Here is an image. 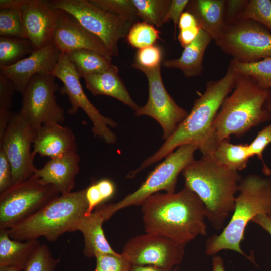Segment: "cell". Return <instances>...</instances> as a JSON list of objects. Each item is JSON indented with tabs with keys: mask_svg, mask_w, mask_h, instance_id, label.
<instances>
[{
	"mask_svg": "<svg viewBox=\"0 0 271 271\" xmlns=\"http://www.w3.org/2000/svg\"><path fill=\"white\" fill-rule=\"evenodd\" d=\"M146 233L186 245L207 235L204 204L188 187L178 192L155 193L141 205Z\"/></svg>",
	"mask_w": 271,
	"mask_h": 271,
	"instance_id": "7a4b0ae2",
	"label": "cell"
},
{
	"mask_svg": "<svg viewBox=\"0 0 271 271\" xmlns=\"http://www.w3.org/2000/svg\"><path fill=\"white\" fill-rule=\"evenodd\" d=\"M185 246L161 236L146 233L128 241L121 254L132 265H151L171 271L182 261Z\"/></svg>",
	"mask_w": 271,
	"mask_h": 271,
	"instance_id": "5bb4252c",
	"label": "cell"
},
{
	"mask_svg": "<svg viewBox=\"0 0 271 271\" xmlns=\"http://www.w3.org/2000/svg\"><path fill=\"white\" fill-rule=\"evenodd\" d=\"M60 195L52 185L32 176L0 193V229H9Z\"/></svg>",
	"mask_w": 271,
	"mask_h": 271,
	"instance_id": "30bf717a",
	"label": "cell"
},
{
	"mask_svg": "<svg viewBox=\"0 0 271 271\" xmlns=\"http://www.w3.org/2000/svg\"><path fill=\"white\" fill-rule=\"evenodd\" d=\"M31 42L26 38L0 37V67L12 65L32 53Z\"/></svg>",
	"mask_w": 271,
	"mask_h": 271,
	"instance_id": "83f0119b",
	"label": "cell"
},
{
	"mask_svg": "<svg viewBox=\"0 0 271 271\" xmlns=\"http://www.w3.org/2000/svg\"><path fill=\"white\" fill-rule=\"evenodd\" d=\"M106 219L99 209L97 208L80 221L77 231L84 237L83 253L87 257H95L100 254H117L110 245L104 235L102 224Z\"/></svg>",
	"mask_w": 271,
	"mask_h": 271,
	"instance_id": "7402d4cb",
	"label": "cell"
},
{
	"mask_svg": "<svg viewBox=\"0 0 271 271\" xmlns=\"http://www.w3.org/2000/svg\"><path fill=\"white\" fill-rule=\"evenodd\" d=\"M185 186L203 202L206 218L216 230L222 229L235 208L236 193L242 177L219 163L213 156L194 160L182 171Z\"/></svg>",
	"mask_w": 271,
	"mask_h": 271,
	"instance_id": "3957f363",
	"label": "cell"
},
{
	"mask_svg": "<svg viewBox=\"0 0 271 271\" xmlns=\"http://www.w3.org/2000/svg\"><path fill=\"white\" fill-rule=\"evenodd\" d=\"M270 143L271 124L260 130L254 140L250 144H248L249 151L251 157L256 156L258 159L262 161L263 172L267 175L271 174V170L267 167L264 161L263 152Z\"/></svg>",
	"mask_w": 271,
	"mask_h": 271,
	"instance_id": "74e56055",
	"label": "cell"
},
{
	"mask_svg": "<svg viewBox=\"0 0 271 271\" xmlns=\"http://www.w3.org/2000/svg\"><path fill=\"white\" fill-rule=\"evenodd\" d=\"M94 271H130L132 264L121 253L100 254L95 257Z\"/></svg>",
	"mask_w": 271,
	"mask_h": 271,
	"instance_id": "8d00e7d4",
	"label": "cell"
},
{
	"mask_svg": "<svg viewBox=\"0 0 271 271\" xmlns=\"http://www.w3.org/2000/svg\"><path fill=\"white\" fill-rule=\"evenodd\" d=\"M12 173L9 161L2 149H0V193L12 186Z\"/></svg>",
	"mask_w": 271,
	"mask_h": 271,
	"instance_id": "ab89813d",
	"label": "cell"
},
{
	"mask_svg": "<svg viewBox=\"0 0 271 271\" xmlns=\"http://www.w3.org/2000/svg\"><path fill=\"white\" fill-rule=\"evenodd\" d=\"M212 271H225L223 260L219 255L212 256Z\"/></svg>",
	"mask_w": 271,
	"mask_h": 271,
	"instance_id": "681fc988",
	"label": "cell"
},
{
	"mask_svg": "<svg viewBox=\"0 0 271 271\" xmlns=\"http://www.w3.org/2000/svg\"><path fill=\"white\" fill-rule=\"evenodd\" d=\"M213 156L221 164L236 171L245 169L251 157L248 144H234L229 139L218 143Z\"/></svg>",
	"mask_w": 271,
	"mask_h": 271,
	"instance_id": "484cf974",
	"label": "cell"
},
{
	"mask_svg": "<svg viewBox=\"0 0 271 271\" xmlns=\"http://www.w3.org/2000/svg\"><path fill=\"white\" fill-rule=\"evenodd\" d=\"M36 131L19 113H13L9 123L0 140L2 149L10 164L12 173V185L31 177L36 169L34 157L31 150Z\"/></svg>",
	"mask_w": 271,
	"mask_h": 271,
	"instance_id": "9a60e30c",
	"label": "cell"
},
{
	"mask_svg": "<svg viewBox=\"0 0 271 271\" xmlns=\"http://www.w3.org/2000/svg\"><path fill=\"white\" fill-rule=\"evenodd\" d=\"M244 0L225 1V23H228L239 19L240 15L247 3Z\"/></svg>",
	"mask_w": 271,
	"mask_h": 271,
	"instance_id": "b9f144b4",
	"label": "cell"
},
{
	"mask_svg": "<svg viewBox=\"0 0 271 271\" xmlns=\"http://www.w3.org/2000/svg\"><path fill=\"white\" fill-rule=\"evenodd\" d=\"M52 74L33 76L22 93L21 116L36 132L42 126L60 124L65 120L64 110L57 102L58 85Z\"/></svg>",
	"mask_w": 271,
	"mask_h": 271,
	"instance_id": "7c38bea8",
	"label": "cell"
},
{
	"mask_svg": "<svg viewBox=\"0 0 271 271\" xmlns=\"http://www.w3.org/2000/svg\"><path fill=\"white\" fill-rule=\"evenodd\" d=\"M96 185L104 201L110 199L115 192L114 183L108 179H102L96 181Z\"/></svg>",
	"mask_w": 271,
	"mask_h": 271,
	"instance_id": "f6af8a7d",
	"label": "cell"
},
{
	"mask_svg": "<svg viewBox=\"0 0 271 271\" xmlns=\"http://www.w3.org/2000/svg\"><path fill=\"white\" fill-rule=\"evenodd\" d=\"M59 262V259L53 257L49 247L46 244H40L28 259L23 271H55Z\"/></svg>",
	"mask_w": 271,
	"mask_h": 271,
	"instance_id": "d590c367",
	"label": "cell"
},
{
	"mask_svg": "<svg viewBox=\"0 0 271 271\" xmlns=\"http://www.w3.org/2000/svg\"><path fill=\"white\" fill-rule=\"evenodd\" d=\"M189 1V0H172L171 5L168 10L166 21L172 20L174 24L175 34L176 27L178 25L179 19L182 14L184 12Z\"/></svg>",
	"mask_w": 271,
	"mask_h": 271,
	"instance_id": "7bdbcfd3",
	"label": "cell"
},
{
	"mask_svg": "<svg viewBox=\"0 0 271 271\" xmlns=\"http://www.w3.org/2000/svg\"><path fill=\"white\" fill-rule=\"evenodd\" d=\"M270 89L261 87L248 76L239 74L232 92L223 100L213 123L218 143L231 135L242 136L271 119V113L264 107Z\"/></svg>",
	"mask_w": 271,
	"mask_h": 271,
	"instance_id": "8992f818",
	"label": "cell"
},
{
	"mask_svg": "<svg viewBox=\"0 0 271 271\" xmlns=\"http://www.w3.org/2000/svg\"><path fill=\"white\" fill-rule=\"evenodd\" d=\"M22 270L18 267L11 266H0V271H21Z\"/></svg>",
	"mask_w": 271,
	"mask_h": 271,
	"instance_id": "f5cc1de1",
	"label": "cell"
},
{
	"mask_svg": "<svg viewBox=\"0 0 271 271\" xmlns=\"http://www.w3.org/2000/svg\"><path fill=\"white\" fill-rule=\"evenodd\" d=\"M238 76L229 65L223 77L207 82L205 92L195 100L191 111L173 134L139 168L130 171V176L134 177L183 145H195L202 156H213L218 144L213 123L223 100L233 91Z\"/></svg>",
	"mask_w": 271,
	"mask_h": 271,
	"instance_id": "6da1fadb",
	"label": "cell"
},
{
	"mask_svg": "<svg viewBox=\"0 0 271 271\" xmlns=\"http://www.w3.org/2000/svg\"><path fill=\"white\" fill-rule=\"evenodd\" d=\"M85 188V196L88 205L85 215H88L93 212L95 207L100 205L104 201L97 187L96 181L92 183Z\"/></svg>",
	"mask_w": 271,
	"mask_h": 271,
	"instance_id": "60d3db41",
	"label": "cell"
},
{
	"mask_svg": "<svg viewBox=\"0 0 271 271\" xmlns=\"http://www.w3.org/2000/svg\"><path fill=\"white\" fill-rule=\"evenodd\" d=\"M51 74L60 79L63 84L60 92L67 94L71 104L68 113L70 115H74L79 109H82L92 123L91 130L94 137L99 138L107 144H115L117 137L110 127H116L117 123L102 115L89 100L83 89L80 77L75 66L68 59L65 53H61L60 59Z\"/></svg>",
	"mask_w": 271,
	"mask_h": 271,
	"instance_id": "8fae6325",
	"label": "cell"
},
{
	"mask_svg": "<svg viewBox=\"0 0 271 271\" xmlns=\"http://www.w3.org/2000/svg\"><path fill=\"white\" fill-rule=\"evenodd\" d=\"M15 91L13 82L0 73V140L3 137L13 113L10 108Z\"/></svg>",
	"mask_w": 271,
	"mask_h": 271,
	"instance_id": "836d02e7",
	"label": "cell"
},
{
	"mask_svg": "<svg viewBox=\"0 0 271 271\" xmlns=\"http://www.w3.org/2000/svg\"><path fill=\"white\" fill-rule=\"evenodd\" d=\"M130 271H165L161 268L151 265H132Z\"/></svg>",
	"mask_w": 271,
	"mask_h": 271,
	"instance_id": "f907efd6",
	"label": "cell"
},
{
	"mask_svg": "<svg viewBox=\"0 0 271 271\" xmlns=\"http://www.w3.org/2000/svg\"><path fill=\"white\" fill-rule=\"evenodd\" d=\"M86 188L55 197L36 213L8 229L10 237L21 241L44 237L56 241L62 235L77 231L88 205Z\"/></svg>",
	"mask_w": 271,
	"mask_h": 271,
	"instance_id": "5b68a950",
	"label": "cell"
},
{
	"mask_svg": "<svg viewBox=\"0 0 271 271\" xmlns=\"http://www.w3.org/2000/svg\"><path fill=\"white\" fill-rule=\"evenodd\" d=\"M0 35L1 37L26 38L21 9H0Z\"/></svg>",
	"mask_w": 271,
	"mask_h": 271,
	"instance_id": "1f68e13d",
	"label": "cell"
},
{
	"mask_svg": "<svg viewBox=\"0 0 271 271\" xmlns=\"http://www.w3.org/2000/svg\"><path fill=\"white\" fill-rule=\"evenodd\" d=\"M212 40L211 36L201 29L196 38L184 48L180 57L164 61L163 66L179 69L186 77L201 75L204 54Z\"/></svg>",
	"mask_w": 271,
	"mask_h": 271,
	"instance_id": "603a6c76",
	"label": "cell"
},
{
	"mask_svg": "<svg viewBox=\"0 0 271 271\" xmlns=\"http://www.w3.org/2000/svg\"><path fill=\"white\" fill-rule=\"evenodd\" d=\"M216 45L234 60L251 63L271 58V33L254 21L239 18L226 23Z\"/></svg>",
	"mask_w": 271,
	"mask_h": 271,
	"instance_id": "ba28073f",
	"label": "cell"
},
{
	"mask_svg": "<svg viewBox=\"0 0 271 271\" xmlns=\"http://www.w3.org/2000/svg\"><path fill=\"white\" fill-rule=\"evenodd\" d=\"M51 3L54 8L72 15L86 30L100 38L112 57L118 56L119 41L126 38L133 23L98 8L88 0H54Z\"/></svg>",
	"mask_w": 271,
	"mask_h": 271,
	"instance_id": "9c48e42d",
	"label": "cell"
},
{
	"mask_svg": "<svg viewBox=\"0 0 271 271\" xmlns=\"http://www.w3.org/2000/svg\"><path fill=\"white\" fill-rule=\"evenodd\" d=\"M83 78L87 88L93 95L113 97L135 112L140 108L130 96L120 77L116 66L112 64L103 72L86 76Z\"/></svg>",
	"mask_w": 271,
	"mask_h": 271,
	"instance_id": "44dd1931",
	"label": "cell"
},
{
	"mask_svg": "<svg viewBox=\"0 0 271 271\" xmlns=\"http://www.w3.org/2000/svg\"><path fill=\"white\" fill-rule=\"evenodd\" d=\"M40 244L38 239L25 241L13 239L9 236L8 229H0V266H14L23 270Z\"/></svg>",
	"mask_w": 271,
	"mask_h": 271,
	"instance_id": "d4e9b609",
	"label": "cell"
},
{
	"mask_svg": "<svg viewBox=\"0 0 271 271\" xmlns=\"http://www.w3.org/2000/svg\"><path fill=\"white\" fill-rule=\"evenodd\" d=\"M238 192L230 221L219 235H213L207 239L205 253L208 256L230 250L250 259L240 246L247 224L259 214L271 218L270 177L247 175L240 180Z\"/></svg>",
	"mask_w": 271,
	"mask_h": 271,
	"instance_id": "277c9868",
	"label": "cell"
},
{
	"mask_svg": "<svg viewBox=\"0 0 271 271\" xmlns=\"http://www.w3.org/2000/svg\"><path fill=\"white\" fill-rule=\"evenodd\" d=\"M61 53L50 43L12 65L0 67V73L11 81L15 90L22 94L34 75L52 74Z\"/></svg>",
	"mask_w": 271,
	"mask_h": 271,
	"instance_id": "e0dca14e",
	"label": "cell"
},
{
	"mask_svg": "<svg viewBox=\"0 0 271 271\" xmlns=\"http://www.w3.org/2000/svg\"><path fill=\"white\" fill-rule=\"evenodd\" d=\"M80 161L77 152L51 158L42 168H36L33 176L43 185L54 186L60 194H68L75 186Z\"/></svg>",
	"mask_w": 271,
	"mask_h": 271,
	"instance_id": "d6986e66",
	"label": "cell"
},
{
	"mask_svg": "<svg viewBox=\"0 0 271 271\" xmlns=\"http://www.w3.org/2000/svg\"><path fill=\"white\" fill-rule=\"evenodd\" d=\"M132 66L143 72L148 82L149 97L147 103L140 107L134 114L146 115L161 126L162 139L167 140L184 120L188 113L179 106L167 91L163 84L161 65L152 68H144L133 63Z\"/></svg>",
	"mask_w": 271,
	"mask_h": 271,
	"instance_id": "4fadbf2b",
	"label": "cell"
},
{
	"mask_svg": "<svg viewBox=\"0 0 271 271\" xmlns=\"http://www.w3.org/2000/svg\"><path fill=\"white\" fill-rule=\"evenodd\" d=\"M162 57L161 48L154 44L138 49L133 63L144 68H152L161 65Z\"/></svg>",
	"mask_w": 271,
	"mask_h": 271,
	"instance_id": "f35d334b",
	"label": "cell"
},
{
	"mask_svg": "<svg viewBox=\"0 0 271 271\" xmlns=\"http://www.w3.org/2000/svg\"><path fill=\"white\" fill-rule=\"evenodd\" d=\"M266 231L271 235V218L263 214H258L251 221Z\"/></svg>",
	"mask_w": 271,
	"mask_h": 271,
	"instance_id": "7dc6e473",
	"label": "cell"
},
{
	"mask_svg": "<svg viewBox=\"0 0 271 271\" xmlns=\"http://www.w3.org/2000/svg\"><path fill=\"white\" fill-rule=\"evenodd\" d=\"M159 34L155 26L138 22L132 25L126 38L130 45L139 49L154 45L159 39Z\"/></svg>",
	"mask_w": 271,
	"mask_h": 271,
	"instance_id": "d6a6232c",
	"label": "cell"
},
{
	"mask_svg": "<svg viewBox=\"0 0 271 271\" xmlns=\"http://www.w3.org/2000/svg\"><path fill=\"white\" fill-rule=\"evenodd\" d=\"M28 1L29 0H1L0 9H21Z\"/></svg>",
	"mask_w": 271,
	"mask_h": 271,
	"instance_id": "c3c4849f",
	"label": "cell"
},
{
	"mask_svg": "<svg viewBox=\"0 0 271 271\" xmlns=\"http://www.w3.org/2000/svg\"><path fill=\"white\" fill-rule=\"evenodd\" d=\"M21 10L26 38L31 42L34 50L52 43L56 9L51 1L29 0Z\"/></svg>",
	"mask_w": 271,
	"mask_h": 271,
	"instance_id": "ac0fdd59",
	"label": "cell"
},
{
	"mask_svg": "<svg viewBox=\"0 0 271 271\" xmlns=\"http://www.w3.org/2000/svg\"><path fill=\"white\" fill-rule=\"evenodd\" d=\"M33 147L34 157L38 154L53 158L77 150L76 138L72 129L60 124L42 126L36 132Z\"/></svg>",
	"mask_w": 271,
	"mask_h": 271,
	"instance_id": "ffe728a7",
	"label": "cell"
},
{
	"mask_svg": "<svg viewBox=\"0 0 271 271\" xmlns=\"http://www.w3.org/2000/svg\"><path fill=\"white\" fill-rule=\"evenodd\" d=\"M265 109L271 113V89L269 90L268 96L264 103Z\"/></svg>",
	"mask_w": 271,
	"mask_h": 271,
	"instance_id": "816d5d0a",
	"label": "cell"
},
{
	"mask_svg": "<svg viewBox=\"0 0 271 271\" xmlns=\"http://www.w3.org/2000/svg\"><path fill=\"white\" fill-rule=\"evenodd\" d=\"M65 54L75 66L80 78L103 72L112 64L111 60L92 50L78 49Z\"/></svg>",
	"mask_w": 271,
	"mask_h": 271,
	"instance_id": "4316f807",
	"label": "cell"
},
{
	"mask_svg": "<svg viewBox=\"0 0 271 271\" xmlns=\"http://www.w3.org/2000/svg\"><path fill=\"white\" fill-rule=\"evenodd\" d=\"M229 65L238 74L252 78L261 87L271 89V58L251 63L231 59Z\"/></svg>",
	"mask_w": 271,
	"mask_h": 271,
	"instance_id": "f546056e",
	"label": "cell"
},
{
	"mask_svg": "<svg viewBox=\"0 0 271 271\" xmlns=\"http://www.w3.org/2000/svg\"><path fill=\"white\" fill-rule=\"evenodd\" d=\"M139 19L154 26L166 22L172 0H132Z\"/></svg>",
	"mask_w": 271,
	"mask_h": 271,
	"instance_id": "f1b7e54d",
	"label": "cell"
},
{
	"mask_svg": "<svg viewBox=\"0 0 271 271\" xmlns=\"http://www.w3.org/2000/svg\"><path fill=\"white\" fill-rule=\"evenodd\" d=\"M239 18L254 21L271 30V1H247Z\"/></svg>",
	"mask_w": 271,
	"mask_h": 271,
	"instance_id": "e575fe53",
	"label": "cell"
},
{
	"mask_svg": "<svg viewBox=\"0 0 271 271\" xmlns=\"http://www.w3.org/2000/svg\"><path fill=\"white\" fill-rule=\"evenodd\" d=\"M201 28L199 26L184 30H180L178 39L181 45L185 48L191 43L198 36Z\"/></svg>",
	"mask_w": 271,
	"mask_h": 271,
	"instance_id": "ee69618b",
	"label": "cell"
},
{
	"mask_svg": "<svg viewBox=\"0 0 271 271\" xmlns=\"http://www.w3.org/2000/svg\"><path fill=\"white\" fill-rule=\"evenodd\" d=\"M225 6L224 0H192L186 9L195 16L201 29L215 41L225 24Z\"/></svg>",
	"mask_w": 271,
	"mask_h": 271,
	"instance_id": "cb8c5ba5",
	"label": "cell"
},
{
	"mask_svg": "<svg viewBox=\"0 0 271 271\" xmlns=\"http://www.w3.org/2000/svg\"><path fill=\"white\" fill-rule=\"evenodd\" d=\"M178 25L180 30L199 26L195 16L187 11L182 14Z\"/></svg>",
	"mask_w": 271,
	"mask_h": 271,
	"instance_id": "bcb514c9",
	"label": "cell"
},
{
	"mask_svg": "<svg viewBox=\"0 0 271 271\" xmlns=\"http://www.w3.org/2000/svg\"><path fill=\"white\" fill-rule=\"evenodd\" d=\"M52 43L62 53L87 49L95 51L110 60L113 57L100 38L86 30L72 15L59 9H56Z\"/></svg>",
	"mask_w": 271,
	"mask_h": 271,
	"instance_id": "2e32d148",
	"label": "cell"
},
{
	"mask_svg": "<svg viewBox=\"0 0 271 271\" xmlns=\"http://www.w3.org/2000/svg\"><path fill=\"white\" fill-rule=\"evenodd\" d=\"M198 149L193 144L179 146L156 166L136 191L116 203L101 205L107 219L122 209L141 205L149 196L159 191L175 192L179 174L195 160L194 153Z\"/></svg>",
	"mask_w": 271,
	"mask_h": 271,
	"instance_id": "52a82bcc",
	"label": "cell"
},
{
	"mask_svg": "<svg viewBox=\"0 0 271 271\" xmlns=\"http://www.w3.org/2000/svg\"><path fill=\"white\" fill-rule=\"evenodd\" d=\"M98 8L133 24L139 22L132 0H88Z\"/></svg>",
	"mask_w": 271,
	"mask_h": 271,
	"instance_id": "4dcf8cb0",
	"label": "cell"
}]
</instances>
